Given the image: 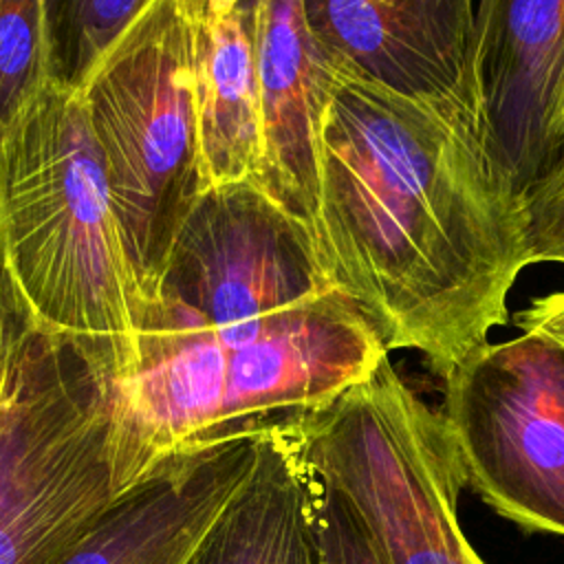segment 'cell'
I'll use <instances>...</instances> for the list:
<instances>
[{
	"label": "cell",
	"instance_id": "cell-5",
	"mask_svg": "<svg viewBox=\"0 0 564 564\" xmlns=\"http://www.w3.org/2000/svg\"><path fill=\"white\" fill-rule=\"evenodd\" d=\"M143 306L207 192L187 0H152L82 86Z\"/></svg>",
	"mask_w": 564,
	"mask_h": 564
},
{
	"label": "cell",
	"instance_id": "cell-11",
	"mask_svg": "<svg viewBox=\"0 0 564 564\" xmlns=\"http://www.w3.org/2000/svg\"><path fill=\"white\" fill-rule=\"evenodd\" d=\"M260 438L163 463L121 491L62 564H192L249 480Z\"/></svg>",
	"mask_w": 564,
	"mask_h": 564
},
{
	"label": "cell",
	"instance_id": "cell-10",
	"mask_svg": "<svg viewBox=\"0 0 564 564\" xmlns=\"http://www.w3.org/2000/svg\"><path fill=\"white\" fill-rule=\"evenodd\" d=\"M262 156L256 183L315 242L319 126L337 73L313 40L302 0H253Z\"/></svg>",
	"mask_w": 564,
	"mask_h": 564
},
{
	"label": "cell",
	"instance_id": "cell-16",
	"mask_svg": "<svg viewBox=\"0 0 564 564\" xmlns=\"http://www.w3.org/2000/svg\"><path fill=\"white\" fill-rule=\"evenodd\" d=\"M304 465L311 520L322 564H386L350 500L324 476H319L306 460Z\"/></svg>",
	"mask_w": 564,
	"mask_h": 564
},
{
	"label": "cell",
	"instance_id": "cell-1",
	"mask_svg": "<svg viewBox=\"0 0 564 564\" xmlns=\"http://www.w3.org/2000/svg\"><path fill=\"white\" fill-rule=\"evenodd\" d=\"M311 234L256 183L207 189L106 383L117 496L163 463L291 427L388 357Z\"/></svg>",
	"mask_w": 564,
	"mask_h": 564
},
{
	"label": "cell",
	"instance_id": "cell-2",
	"mask_svg": "<svg viewBox=\"0 0 564 564\" xmlns=\"http://www.w3.org/2000/svg\"><path fill=\"white\" fill-rule=\"evenodd\" d=\"M319 148L315 249L388 352L443 381L491 328L531 260L524 194L485 115L337 70Z\"/></svg>",
	"mask_w": 564,
	"mask_h": 564
},
{
	"label": "cell",
	"instance_id": "cell-18",
	"mask_svg": "<svg viewBox=\"0 0 564 564\" xmlns=\"http://www.w3.org/2000/svg\"><path fill=\"white\" fill-rule=\"evenodd\" d=\"M513 324L522 333H540L564 346V291L533 297L513 315Z\"/></svg>",
	"mask_w": 564,
	"mask_h": 564
},
{
	"label": "cell",
	"instance_id": "cell-20",
	"mask_svg": "<svg viewBox=\"0 0 564 564\" xmlns=\"http://www.w3.org/2000/svg\"><path fill=\"white\" fill-rule=\"evenodd\" d=\"M0 271H2V258H0Z\"/></svg>",
	"mask_w": 564,
	"mask_h": 564
},
{
	"label": "cell",
	"instance_id": "cell-7",
	"mask_svg": "<svg viewBox=\"0 0 564 564\" xmlns=\"http://www.w3.org/2000/svg\"><path fill=\"white\" fill-rule=\"evenodd\" d=\"M441 414L465 485L511 522L564 535L562 344L487 341L445 379Z\"/></svg>",
	"mask_w": 564,
	"mask_h": 564
},
{
	"label": "cell",
	"instance_id": "cell-4",
	"mask_svg": "<svg viewBox=\"0 0 564 564\" xmlns=\"http://www.w3.org/2000/svg\"><path fill=\"white\" fill-rule=\"evenodd\" d=\"M104 381L0 271V564H62L117 498Z\"/></svg>",
	"mask_w": 564,
	"mask_h": 564
},
{
	"label": "cell",
	"instance_id": "cell-14",
	"mask_svg": "<svg viewBox=\"0 0 564 564\" xmlns=\"http://www.w3.org/2000/svg\"><path fill=\"white\" fill-rule=\"evenodd\" d=\"M152 0H44L51 82L82 90L115 40Z\"/></svg>",
	"mask_w": 564,
	"mask_h": 564
},
{
	"label": "cell",
	"instance_id": "cell-17",
	"mask_svg": "<svg viewBox=\"0 0 564 564\" xmlns=\"http://www.w3.org/2000/svg\"><path fill=\"white\" fill-rule=\"evenodd\" d=\"M531 260L564 264V156L524 189Z\"/></svg>",
	"mask_w": 564,
	"mask_h": 564
},
{
	"label": "cell",
	"instance_id": "cell-6",
	"mask_svg": "<svg viewBox=\"0 0 564 564\" xmlns=\"http://www.w3.org/2000/svg\"><path fill=\"white\" fill-rule=\"evenodd\" d=\"M293 430L304 460L350 500L386 564H485L458 524L465 478L443 414L390 357Z\"/></svg>",
	"mask_w": 564,
	"mask_h": 564
},
{
	"label": "cell",
	"instance_id": "cell-12",
	"mask_svg": "<svg viewBox=\"0 0 564 564\" xmlns=\"http://www.w3.org/2000/svg\"><path fill=\"white\" fill-rule=\"evenodd\" d=\"M205 187L253 181L262 156L253 0H187Z\"/></svg>",
	"mask_w": 564,
	"mask_h": 564
},
{
	"label": "cell",
	"instance_id": "cell-9",
	"mask_svg": "<svg viewBox=\"0 0 564 564\" xmlns=\"http://www.w3.org/2000/svg\"><path fill=\"white\" fill-rule=\"evenodd\" d=\"M564 0H478L476 75L494 150L529 189L564 156Z\"/></svg>",
	"mask_w": 564,
	"mask_h": 564
},
{
	"label": "cell",
	"instance_id": "cell-19",
	"mask_svg": "<svg viewBox=\"0 0 564 564\" xmlns=\"http://www.w3.org/2000/svg\"><path fill=\"white\" fill-rule=\"evenodd\" d=\"M557 132H560V139H562V145H564V68H562V77H560V90H557Z\"/></svg>",
	"mask_w": 564,
	"mask_h": 564
},
{
	"label": "cell",
	"instance_id": "cell-15",
	"mask_svg": "<svg viewBox=\"0 0 564 564\" xmlns=\"http://www.w3.org/2000/svg\"><path fill=\"white\" fill-rule=\"evenodd\" d=\"M48 82L44 0H0V141Z\"/></svg>",
	"mask_w": 564,
	"mask_h": 564
},
{
	"label": "cell",
	"instance_id": "cell-3",
	"mask_svg": "<svg viewBox=\"0 0 564 564\" xmlns=\"http://www.w3.org/2000/svg\"><path fill=\"white\" fill-rule=\"evenodd\" d=\"M0 258L33 326L104 386L130 366L143 297L79 90L48 82L0 141Z\"/></svg>",
	"mask_w": 564,
	"mask_h": 564
},
{
	"label": "cell",
	"instance_id": "cell-8",
	"mask_svg": "<svg viewBox=\"0 0 564 564\" xmlns=\"http://www.w3.org/2000/svg\"><path fill=\"white\" fill-rule=\"evenodd\" d=\"M302 13L333 68L408 97L456 99L482 112L478 0H302Z\"/></svg>",
	"mask_w": 564,
	"mask_h": 564
},
{
	"label": "cell",
	"instance_id": "cell-13",
	"mask_svg": "<svg viewBox=\"0 0 564 564\" xmlns=\"http://www.w3.org/2000/svg\"><path fill=\"white\" fill-rule=\"evenodd\" d=\"M192 564H322L293 425L260 438L249 480Z\"/></svg>",
	"mask_w": 564,
	"mask_h": 564
}]
</instances>
